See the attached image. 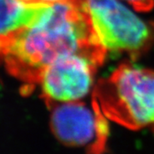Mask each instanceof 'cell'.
I'll return each instance as SVG.
<instances>
[{
	"instance_id": "obj_1",
	"label": "cell",
	"mask_w": 154,
	"mask_h": 154,
	"mask_svg": "<svg viewBox=\"0 0 154 154\" xmlns=\"http://www.w3.org/2000/svg\"><path fill=\"white\" fill-rule=\"evenodd\" d=\"M106 53L87 15L71 1L47 4L3 61L8 71L31 89L45 69L62 57L81 54L101 65Z\"/></svg>"
},
{
	"instance_id": "obj_2",
	"label": "cell",
	"mask_w": 154,
	"mask_h": 154,
	"mask_svg": "<svg viewBox=\"0 0 154 154\" xmlns=\"http://www.w3.org/2000/svg\"><path fill=\"white\" fill-rule=\"evenodd\" d=\"M93 99L108 119L122 126H154L153 70L122 64L97 83Z\"/></svg>"
},
{
	"instance_id": "obj_3",
	"label": "cell",
	"mask_w": 154,
	"mask_h": 154,
	"mask_svg": "<svg viewBox=\"0 0 154 154\" xmlns=\"http://www.w3.org/2000/svg\"><path fill=\"white\" fill-rule=\"evenodd\" d=\"M107 51H136L150 38L146 22L118 0H74Z\"/></svg>"
},
{
	"instance_id": "obj_4",
	"label": "cell",
	"mask_w": 154,
	"mask_h": 154,
	"mask_svg": "<svg viewBox=\"0 0 154 154\" xmlns=\"http://www.w3.org/2000/svg\"><path fill=\"white\" fill-rule=\"evenodd\" d=\"M47 105L51 107V130L62 143L94 153L105 151L109 134L107 117L94 99L91 105L80 100Z\"/></svg>"
},
{
	"instance_id": "obj_5",
	"label": "cell",
	"mask_w": 154,
	"mask_h": 154,
	"mask_svg": "<svg viewBox=\"0 0 154 154\" xmlns=\"http://www.w3.org/2000/svg\"><path fill=\"white\" fill-rule=\"evenodd\" d=\"M95 61L81 54L62 57L43 72L39 83L46 104L81 100L94 85Z\"/></svg>"
},
{
	"instance_id": "obj_6",
	"label": "cell",
	"mask_w": 154,
	"mask_h": 154,
	"mask_svg": "<svg viewBox=\"0 0 154 154\" xmlns=\"http://www.w3.org/2000/svg\"><path fill=\"white\" fill-rule=\"evenodd\" d=\"M46 5L38 1L0 0V61Z\"/></svg>"
},
{
	"instance_id": "obj_7",
	"label": "cell",
	"mask_w": 154,
	"mask_h": 154,
	"mask_svg": "<svg viewBox=\"0 0 154 154\" xmlns=\"http://www.w3.org/2000/svg\"><path fill=\"white\" fill-rule=\"evenodd\" d=\"M139 11H151L154 6V0H124Z\"/></svg>"
},
{
	"instance_id": "obj_8",
	"label": "cell",
	"mask_w": 154,
	"mask_h": 154,
	"mask_svg": "<svg viewBox=\"0 0 154 154\" xmlns=\"http://www.w3.org/2000/svg\"><path fill=\"white\" fill-rule=\"evenodd\" d=\"M34 1H38L45 4H56V3H63V2H71L74 0H34Z\"/></svg>"
},
{
	"instance_id": "obj_9",
	"label": "cell",
	"mask_w": 154,
	"mask_h": 154,
	"mask_svg": "<svg viewBox=\"0 0 154 154\" xmlns=\"http://www.w3.org/2000/svg\"><path fill=\"white\" fill-rule=\"evenodd\" d=\"M26 1H34V0H26Z\"/></svg>"
}]
</instances>
